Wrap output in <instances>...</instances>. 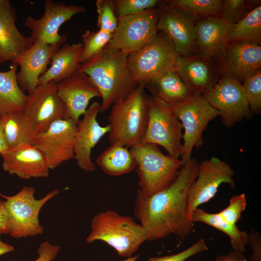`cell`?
<instances>
[{
  "label": "cell",
  "instance_id": "32",
  "mask_svg": "<svg viewBox=\"0 0 261 261\" xmlns=\"http://www.w3.org/2000/svg\"><path fill=\"white\" fill-rule=\"evenodd\" d=\"M170 6L188 14L197 21L221 16V0H169Z\"/></svg>",
  "mask_w": 261,
  "mask_h": 261
},
{
  "label": "cell",
  "instance_id": "8",
  "mask_svg": "<svg viewBox=\"0 0 261 261\" xmlns=\"http://www.w3.org/2000/svg\"><path fill=\"white\" fill-rule=\"evenodd\" d=\"M59 192L55 189L40 199L35 198V189L32 186H24L11 196L0 193V196L5 200L11 221L10 235L15 238L42 235L44 228L39 221L40 211L46 202Z\"/></svg>",
  "mask_w": 261,
  "mask_h": 261
},
{
  "label": "cell",
  "instance_id": "2",
  "mask_svg": "<svg viewBox=\"0 0 261 261\" xmlns=\"http://www.w3.org/2000/svg\"><path fill=\"white\" fill-rule=\"evenodd\" d=\"M128 55L106 46L98 55L81 64L84 72L99 89L102 99L100 113L108 110L118 100L129 96L138 84L127 66Z\"/></svg>",
  "mask_w": 261,
  "mask_h": 261
},
{
  "label": "cell",
  "instance_id": "9",
  "mask_svg": "<svg viewBox=\"0 0 261 261\" xmlns=\"http://www.w3.org/2000/svg\"><path fill=\"white\" fill-rule=\"evenodd\" d=\"M182 130V125L171 105L152 96L149 98L148 119L141 143L161 146L169 156L178 159Z\"/></svg>",
  "mask_w": 261,
  "mask_h": 261
},
{
  "label": "cell",
  "instance_id": "45",
  "mask_svg": "<svg viewBox=\"0 0 261 261\" xmlns=\"http://www.w3.org/2000/svg\"><path fill=\"white\" fill-rule=\"evenodd\" d=\"M7 149L3 134L1 115L0 114V155Z\"/></svg>",
  "mask_w": 261,
  "mask_h": 261
},
{
  "label": "cell",
  "instance_id": "1",
  "mask_svg": "<svg viewBox=\"0 0 261 261\" xmlns=\"http://www.w3.org/2000/svg\"><path fill=\"white\" fill-rule=\"evenodd\" d=\"M199 163L194 158L182 166L174 182L150 196L137 190L134 214L145 229L147 241L174 234L183 240L189 235L193 223L187 215V195L196 179Z\"/></svg>",
  "mask_w": 261,
  "mask_h": 261
},
{
  "label": "cell",
  "instance_id": "29",
  "mask_svg": "<svg viewBox=\"0 0 261 261\" xmlns=\"http://www.w3.org/2000/svg\"><path fill=\"white\" fill-rule=\"evenodd\" d=\"M192 221L200 222L217 229L227 234L233 250L244 253L248 244L249 234L241 231L236 224L225 220L218 213H209L198 207L191 214Z\"/></svg>",
  "mask_w": 261,
  "mask_h": 261
},
{
  "label": "cell",
  "instance_id": "31",
  "mask_svg": "<svg viewBox=\"0 0 261 261\" xmlns=\"http://www.w3.org/2000/svg\"><path fill=\"white\" fill-rule=\"evenodd\" d=\"M241 42L261 44V6L255 8L238 23L231 26L228 44Z\"/></svg>",
  "mask_w": 261,
  "mask_h": 261
},
{
  "label": "cell",
  "instance_id": "41",
  "mask_svg": "<svg viewBox=\"0 0 261 261\" xmlns=\"http://www.w3.org/2000/svg\"><path fill=\"white\" fill-rule=\"evenodd\" d=\"M248 244L253 250L250 261H261V235L255 229H253L249 234Z\"/></svg>",
  "mask_w": 261,
  "mask_h": 261
},
{
  "label": "cell",
  "instance_id": "7",
  "mask_svg": "<svg viewBox=\"0 0 261 261\" xmlns=\"http://www.w3.org/2000/svg\"><path fill=\"white\" fill-rule=\"evenodd\" d=\"M172 107L184 130L180 156L183 166L191 159L193 148L198 149L202 146L203 142V132L209 123L219 116V112L203 95L197 94Z\"/></svg>",
  "mask_w": 261,
  "mask_h": 261
},
{
  "label": "cell",
  "instance_id": "18",
  "mask_svg": "<svg viewBox=\"0 0 261 261\" xmlns=\"http://www.w3.org/2000/svg\"><path fill=\"white\" fill-rule=\"evenodd\" d=\"M217 65L220 76H225L241 83L261 67V46L249 42L228 44Z\"/></svg>",
  "mask_w": 261,
  "mask_h": 261
},
{
  "label": "cell",
  "instance_id": "21",
  "mask_svg": "<svg viewBox=\"0 0 261 261\" xmlns=\"http://www.w3.org/2000/svg\"><path fill=\"white\" fill-rule=\"evenodd\" d=\"M61 46L37 41L17 58L14 63L20 68L16 79L23 91H28V95L33 92L38 86L39 78L47 70L51 57Z\"/></svg>",
  "mask_w": 261,
  "mask_h": 261
},
{
  "label": "cell",
  "instance_id": "44",
  "mask_svg": "<svg viewBox=\"0 0 261 261\" xmlns=\"http://www.w3.org/2000/svg\"><path fill=\"white\" fill-rule=\"evenodd\" d=\"M2 233L0 231V256L5 254L12 252L14 250V246L3 242L0 239Z\"/></svg>",
  "mask_w": 261,
  "mask_h": 261
},
{
  "label": "cell",
  "instance_id": "38",
  "mask_svg": "<svg viewBox=\"0 0 261 261\" xmlns=\"http://www.w3.org/2000/svg\"><path fill=\"white\" fill-rule=\"evenodd\" d=\"M246 201L244 193L232 196L229 205L218 213L228 222L236 224L245 210Z\"/></svg>",
  "mask_w": 261,
  "mask_h": 261
},
{
  "label": "cell",
  "instance_id": "37",
  "mask_svg": "<svg viewBox=\"0 0 261 261\" xmlns=\"http://www.w3.org/2000/svg\"><path fill=\"white\" fill-rule=\"evenodd\" d=\"M250 12L246 0H221V18L230 25L236 24Z\"/></svg>",
  "mask_w": 261,
  "mask_h": 261
},
{
  "label": "cell",
  "instance_id": "34",
  "mask_svg": "<svg viewBox=\"0 0 261 261\" xmlns=\"http://www.w3.org/2000/svg\"><path fill=\"white\" fill-rule=\"evenodd\" d=\"M250 112L253 114L261 113V70L246 77L242 84Z\"/></svg>",
  "mask_w": 261,
  "mask_h": 261
},
{
  "label": "cell",
  "instance_id": "43",
  "mask_svg": "<svg viewBox=\"0 0 261 261\" xmlns=\"http://www.w3.org/2000/svg\"><path fill=\"white\" fill-rule=\"evenodd\" d=\"M213 261H248L244 253L233 250L227 255L218 256Z\"/></svg>",
  "mask_w": 261,
  "mask_h": 261
},
{
  "label": "cell",
  "instance_id": "19",
  "mask_svg": "<svg viewBox=\"0 0 261 261\" xmlns=\"http://www.w3.org/2000/svg\"><path fill=\"white\" fill-rule=\"evenodd\" d=\"M58 95L65 102L69 118L78 122L86 112L90 101L101 97L98 87L84 72L78 71L56 84Z\"/></svg>",
  "mask_w": 261,
  "mask_h": 261
},
{
  "label": "cell",
  "instance_id": "12",
  "mask_svg": "<svg viewBox=\"0 0 261 261\" xmlns=\"http://www.w3.org/2000/svg\"><path fill=\"white\" fill-rule=\"evenodd\" d=\"M203 96L218 111V116L227 127L252 116L242 83L229 77L220 76L215 86Z\"/></svg>",
  "mask_w": 261,
  "mask_h": 261
},
{
  "label": "cell",
  "instance_id": "27",
  "mask_svg": "<svg viewBox=\"0 0 261 261\" xmlns=\"http://www.w3.org/2000/svg\"><path fill=\"white\" fill-rule=\"evenodd\" d=\"M1 115L3 134L8 149L23 144L33 145L38 133L23 112Z\"/></svg>",
  "mask_w": 261,
  "mask_h": 261
},
{
  "label": "cell",
  "instance_id": "40",
  "mask_svg": "<svg viewBox=\"0 0 261 261\" xmlns=\"http://www.w3.org/2000/svg\"><path fill=\"white\" fill-rule=\"evenodd\" d=\"M60 247L46 241L41 243L37 250L38 258L35 261H53L57 257Z\"/></svg>",
  "mask_w": 261,
  "mask_h": 261
},
{
  "label": "cell",
  "instance_id": "35",
  "mask_svg": "<svg viewBox=\"0 0 261 261\" xmlns=\"http://www.w3.org/2000/svg\"><path fill=\"white\" fill-rule=\"evenodd\" d=\"M95 4L99 29L113 34L116 29L118 19L112 0H97Z\"/></svg>",
  "mask_w": 261,
  "mask_h": 261
},
{
  "label": "cell",
  "instance_id": "42",
  "mask_svg": "<svg viewBox=\"0 0 261 261\" xmlns=\"http://www.w3.org/2000/svg\"><path fill=\"white\" fill-rule=\"evenodd\" d=\"M11 224L5 201L0 199V231L2 234H10Z\"/></svg>",
  "mask_w": 261,
  "mask_h": 261
},
{
  "label": "cell",
  "instance_id": "4",
  "mask_svg": "<svg viewBox=\"0 0 261 261\" xmlns=\"http://www.w3.org/2000/svg\"><path fill=\"white\" fill-rule=\"evenodd\" d=\"M90 227V232L86 239L87 243L103 241L122 257H130L147 241L146 232L141 224L129 216L121 215L113 210L95 215Z\"/></svg>",
  "mask_w": 261,
  "mask_h": 261
},
{
  "label": "cell",
  "instance_id": "10",
  "mask_svg": "<svg viewBox=\"0 0 261 261\" xmlns=\"http://www.w3.org/2000/svg\"><path fill=\"white\" fill-rule=\"evenodd\" d=\"M157 7L117 18L116 29L107 45L128 56L150 42L157 34Z\"/></svg>",
  "mask_w": 261,
  "mask_h": 261
},
{
  "label": "cell",
  "instance_id": "14",
  "mask_svg": "<svg viewBox=\"0 0 261 261\" xmlns=\"http://www.w3.org/2000/svg\"><path fill=\"white\" fill-rule=\"evenodd\" d=\"M77 122L70 118L52 122L38 133L33 145L45 156L50 169L74 158V142Z\"/></svg>",
  "mask_w": 261,
  "mask_h": 261
},
{
  "label": "cell",
  "instance_id": "28",
  "mask_svg": "<svg viewBox=\"0 0 261 261\" xmlns=\"http://www.w3.org/2000/svg\"><path fill=\"white\" fill-rule=\"evenodd\" d=\"M18 65L12 63L10 69L0 72V114L23 112L28 95L20 87L16 79Z\"/></svg>",
  "mask_w": 261,
  "mask_h": 261
},
{
  "label": "cell",
  "instance_id": "39",
  "mask_svg": "<svg viewBox=\"0 0 261 261\" xmlns=\"http://www.w3.org/2000/svg\"><path fill=\"white\" fill-rule=\"evenodd\" d=\"M208 250L203 239H201L185 250L178 253L162 257L150 258L147 261H185L199 253Z\"/></svg>",
  "mask_w": 261,
  "mask_h": 261
},
{
  "label": "cell",
  "instance_id": "26",
  "mask_svg": "<svg viewBox=\"0 0 261 261\" xmlns=\"http://www.w3.org/2000/svg\"><path fill=\"white\" fill-rule=\"evenodd\" d=\"M152 96L170 105L181 103L193 95L175 70L145 84Z\"/></svg>",
  "mask_w": 261,
  "mask_h": 261
},
{
  "label": "cell",
  "instance_id": "36",
  "mask_svg": "<svg viewBox=\"0 0 261 261\" xmlns=\"http://www.w3.org/2000/svg\"><path fill=\"white\" fill-rule=\"evenodd\" d=\"M117 18L156 8L158 0H112Z\"/></svg>",
  "mask_w": 261,
  "mask_h": 261
},
{
  "label": "cell",
  "instance_id": "16",
  "mask_svg": "<svg viewBox=\"0 0 261 261\" xmlns=\"http://www.w3.org/2000/svg\"><path fill=\"white\" fill-rule=\"evenodd\" d=\"M54 81L38 85L28 95L23 111L37 133L45 130L54 121L69 118L65 102L58 95Z\"/></svg>",
  "mask_w": 261,
  "mask_h": 261
},
{
  "label": "cell",
  "instance_id": "23",
  "mask_svg": "<svg viewBox=\"0 0 261 261\" xmlns=\"http://www.w3.org/2000/svg\"><path fill=\"white\" fill-rule=\"evenodd\" d=\"M212 61L201 55H179L175 71L194 94L203 95L213 88L220 78L217 68Z\"/></svg>",
  "mask_w": 261,
  "mask_h": 261
},
{
  "label": "cell",
  "instance_id": "6",
  "mask_svg": "<svg viewBox=\"0 0 261 261\" xmlns=\"http://www.w3.org/2000/svg\"><path fill=\"white\" fill-rule=\"evenodd\" d=\"M179 55L170 39L158 31L150 42L127 56V66L133 80L145 84L175 70Z\"/></svg>",
  "mask_w": 261,
  "mask_h": 261
},
{
  "label": "cell",
  "instance_id": "22",
  "mask_svg": "<svg viewBox=\"0 0 261 261\" xmlns=\"http://www.w3.org/2000/svg\"><path fill=\"white\" fill-rule=\"evenodd\" d=\"M17 11L9 0H0V65L14 63L32 45L16 26Z\"/></svg>",
  "mask_w": 261,
  "mask_h": 261
},
{
  "label": "cell",
  "instance_id": "15",
  "mask_svg": "<svg viewBox=\"0 0 261 261\" xmlns=\"http://www.w3.org/2000/svg\"><path fill=\"white\" fill-rule=\"evenodd\" d=\"M156 7L159 12L158 31L162 32L170 39L180 55H195L197 51V20L186 13L169 6L165 0H160Z\"/></svg>",
  "mask_w": 261,
  "mask_h": 261
},
{
  "label": "cell",
  "instance_id": "17",
  "mask_svg": "<svg viewBox=\"0 0 261 261\" xmlns=\"http://www.w3.org/2000/svg\"><path fill=\"white\" fill-rule=\"evenodd\" d=\"M100 103L93 102L79 120L76 126L74 142V158L80 168L87 172L96 170L91 160L92 149L101 138L110 131V127L101 126L97 120Z\"/></svg>",
  "mask_w": 261,
  "mask_h": 261
},
{
  "label": "cell",
  "instance_id": "33",
  "mask_svg": "<svg viewBox=\"0 0 261 261\" xmlns=\"http://www.w3.org/2000/svg\"><path fill=\"white\" fill-rule=\"evenodd\" d=\"M113 34L101 30H87L82 35L83 51L79 58L81 64L86 63L101 53L108 45Z\"/></svg>",
  "mask_w": 261,
  "mask_h": 261
},
{
  "label": "cell",
  "instance_id": "13",
  "mask_svg": "<svg viewBox=\"0 0 261 261\" xmlns=\"http://www.w3.org/2000/svg\"><path fill=\"white\" fill-rule=\"evenodd\" d=\"M44 13L38 19L28 16L25 26L29 29L30 37L33 42L38 41L49 44L63 45L67 40L65 35H60L58 30L61 26L74 15L85 12L86 9L81 5L64 2L44 0Z\"/></svg>",
  "mask_w": 261,
  "mask_h": 261
},
{
  "label": "cell",
  "instance_id": "25",
  "mask_svg": "<svg viewBox=\"0 0 261 261\" xmlns=\"http://www.w3.org/2000/svg\"><path fill=\"white\" fill-rule=\"evenodd\" d=\"M83 49L82 43H64L51 57V66L40 76L38 85L52 81L57 83L78 72L81 65L79 58Z\"/></svg>",
  "mask_w": 261,
  "mask_h": 261
},
{
  "label": "cell",
  "instance_id": "11",
  "mask_svg": "<svg viewBox=\"0 0 261 261\" xmlns=\"http://www.w3.org/2000/svg\"><path fill=\"white\" fill-rule=\"evenodd\" d=\"M234 174L229 164L217 157H213L201 162L198 165L197 177L188 192V217L191 218L193 210L214 197L221 184H227L234 188Z\"/></svg>",
  "mask_w": 261,
  "mask_h": 261
},
{
  "label": "cell",
  "instance_id": "20",
  "mask_svg": "<svg viewBox=\"0 0 261 261\" xmlns=\"http://www.w3.org/2000/svg\"><path fill=\"white\" fill-rule=\"evenodd\" d=\"M4 171L20 178L47 177L49 167L44 155L32 145L23 144L0 154Z\"/></svg>",
  "mask_w": 261,
  "mask_h": 261
},
{
  "label": "cell",
  "instance_id": "30",
  "mask_svg": "<svg viewBox=\"0 0 261 261\" xmlns=\"http://www.w3.org/2000/svg\"><path fill=\"white\" fill-rule=\"evenodd\" d=\"M96 163L105 174L111 176L128 174L136 167L130 150L119 145H111L98 157Z\"/></svg>",
  "mask_w": 261,
  "mask_h": 261
},
{
  "label": "cell",
  "instance_id": "24",
  "mask_svg": "<svg viewBox=\"0 0 261 261\" xmlns=\"http://www.w3.org/2000/svg\"><path fill=\"white\" fill-rule=\"evenodd\" d=\"M231 26L218 17L196 21V45L201 55L218 61L228 45Z\"/></svg>",
  "mask_w": 261,
  "mask_h": 261
},
{
  "label": "cell",
  "instance_id": "46",
  "mask_svg": "<svg viewBox=\"0 0 261 261\" xmlns=\"http://www.w3.org/2000/svg\"><path fill=\"white\" fill-rule=\"evenodd\" d=\"M140 256V254L136 255L133 257H129L127 258L126 259L123 260V261H135L138 257Z\"/></svg>",
  "mask_w": 261,
  "mask_h": 261
},
{
  "label": "cell",
  "instance_id": "5",
  "mask_svg": "<svg viewBox=\"0 0 261 261\" xmlns=\"http://www.w3.org/2000/svg\"><path fill=\"white\" fill-rule=\"evenodd\" d=\"M136 162L139 191L150 196L169 187L182 166L181 160L164 154L159 146L139 143L130 149Z\"/></svg>",
  "mask_w": 261,
  "mask_h": 261
},
{
  "label": "cell",
  "instance_id": "3",
  "mask_svg": "<svg viewBox=\"0 0 261 261\" xmlns=\"http://www.w3.org/2000/svg\"><path fill=\"white\" fill-rule=\"evenodd\" d=\"M145 89L144 83L139 84L129 96L111 106L108 117V141L111 145L130 148L141 142L148 119L149 97Z\"/></svg>",
  "mask_w": 261,
  "mask_h": 261
}]
</instances>
